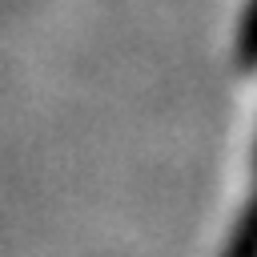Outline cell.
I'll return each instance as SVG.
<instances>
[{
    "label": "cell",
    "mask_w": 257,
    "mask_h": 257,
    "mask_svg": "<svg viewBox=\"0 0 257 257\" xmlns=\"http://www.w3.org/2000/svg\"><path fill=\"white\" fill-rule=\"evenodd\" d=\"M221 257H257V149H253V185L237 213V225L221 249Z\"/></svg>",
    "instance_id": "cell-1"
},
{
    "label": "cell",
    "mask_w": 257,
    "mask_h": 257,
    "mask_svg": "<svg viewBox=\"0 0 257 257\" xmlns=\"http://www.w3.org/2000/svg\"><path fill=\"white\" fill-rule=\"evenodd\" d=\"M237 64L245 72L257 68V0H245L237 20Z\"/></svg>",
    "instance_id": "cell-2"
}]
</instances>
